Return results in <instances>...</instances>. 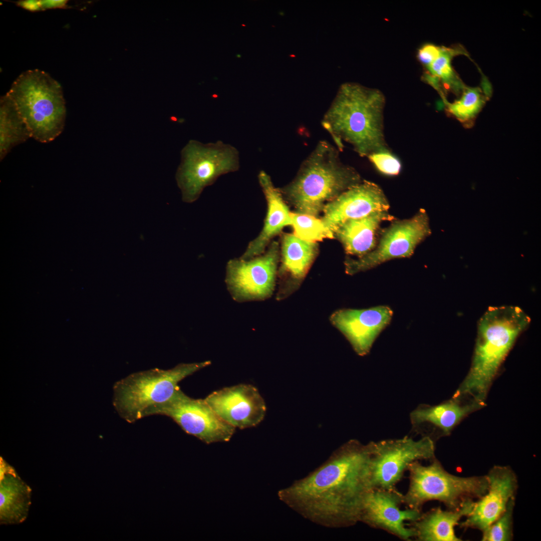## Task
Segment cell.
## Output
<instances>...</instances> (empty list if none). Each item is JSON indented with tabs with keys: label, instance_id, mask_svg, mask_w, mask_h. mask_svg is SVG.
Returning <instances> with one entry per match:
<instances>
[{
	"label": "cell",
	"instance_id": "6da1fadb",
	"mask_svg": "<svg viewBox=\"0 0 541 541\" xmlns=\"http://www.w3.org/2000/svg\"><path fill=\"white\" fill-rule=\"evenodd\" d=\"M371 445L351 440L321 466L278 492L279 499L304 518L327 527L359 521L363 499L372 488Z\"/></svg>",
	"mask_w": 541,
	"mask_h": 541
},
{
	"label": "cell",
	"instance_id": "7a4b0ae2",
	"mask_svg": "<svg viewBox=\"0 0 541 541\" xmlns=\"http://www.w3.org/2000/svg\"><path fill=\"white\" fill-rule=\"evenodd\" d=\"M385 98L377 89L347 82L339 88L322 121L338 148L351 144L361 156L389 151L383 133Z\"/></svg>",
	"mask_w": 541,
	"mask_h": 541
},
{
	"label": "cell",
	"instance_id": "3957f363",
	"mask_svg": "<svg viewBox=\"0 0 541 541\" xmlns=\"http://www.w3.org/2000/svg\"><path fill=\"white\" fill-rule=\"evenodd\" d=\"M530 323V317L517 306L487 309L478 322L471 368L458 391L460 394L472 395L481 405L501 364Z\"/></svg>",
	"mask_w": 541,
	"mask_h": 541
},
{
	"label": "cell",
	"instance_id": "277c9868",
	"mask_svg": "<svg viewBox=\"0 0 541 541\" xmlns=\"http://www.w3.org/2000/svg\"><path fill=\"white\" fill-rule=\"evenodd\" d=\"M361 182L358 172L341 161L338 150L321 141L295 179L280 190L297 212L316 216L326 204Z\"/></svg>",
	"mask_w": 541,
	"mask_h": 541
},
{
	"label": "cell",
	"instance_id": "5b68a950",
	"mask_svg": "<svg viewBox=\"0 0 541 541\" xmlns=\"http://www.w3.org/2000/svg\"><path fill=\"white\" fill-rule=\"evenodd\" d=\"M7 94L27 125L31 138L49 143L63 132L66 108L62 88L47 73L39 69L23 72Z\"/></svg>",
	"mask_w": 541,
	"mask_h": 541
},
{
	"label": "cell",
	"instance_id": "8992f818",
	"mask_svg": "<svg viewBox=\"0 0 541 541\" xmlns=\"http://www.w3.org/2000/svg\"><path fill=\"white\" fill-rule=\"evenodd\" d=\"M210 363L181 364L169 370L154 369L131 374L114 385V405L123 419L134 422L170 399L180 388V381Z\"/></svg>",
	"mask_w": 541,
	"mask_h": 541
},
{
	"label": "cell",
	"instance_id": "52a82bcc",
	"mask_svg": "<svg viewBox=\"0 0 541 541\" xmlns=\"http://www.w3.org/2000/svg\"><path fill=\"white\" fill-rule=\"evenodd\" d=\"M239 164V152L229 144L220 140L208 143L190 140L181 151L176 173L183 200L194 202L219 176L238 170Z\"/></svg>",
	"mask_w": 541,
	"mask_h": 541
},
{
	"label": "cell",
	"instance_id": "ba28073f",
	"mask_svg": "<svg viewBox=\"0 0 541 541\" xmlns=\"http://www.w3.org/2000/svg\"><path fill=\"white\" fill-rule=\"evenodd\" d=\"M407 469L410 483L402 501L410 508L420 509L425 501L437 500L456 508L462 499L472 496L481 497L488 487L486 476H455L446 471L437 461L427 466L415 461Z\"/></svg>",
	"mask_w": 541,
	"mask_h": 541
},
{
	"label": "cell",
	"instance_id": "9c48e42d",
	"mask_svg": "<svg viewBox=\"0 0 541 541\" xmlns=\"http://www.w3.org/2000/svg\"><path fill=\"white\" fill-rule=\"evenodd\" d=\"M371 444L372 488L393 489L411 463L434 456V443L428 436L418 440L405 437Z\"/></svg>",
	"mask_w": 541,
	"mask_h": 541
},
{
	"label": "cell",
	"instance_id": "30bf717a",
	"mask_svg": "<svg viewBox=\"0 0 541 541\" xmlns=\"http://www.w3.org/2000/svg\"><path fill=\"white\" fill-rule=\"evenodd\" d=\"M162 415L174 421L186 433L206 444L227 442L235 428L222 420L204 399H195L178 389L172 398L148 413Z\"/></svg>",
	"mask_w": 541,
	"mask_h": 541
},
{
	"label": "cell",
	"instance_id": "8fae6325",
	"mask_svg": "<svg viewBox=\"0 0 541 541\" xmlns=\"http://www.w3.org/2000/svg\"><path fill=\"white\" fill-rule=\"evenodd\" d=\"M430 233L428 218L423 209L410 219L395 220L382 231L373 250L357 259L346 260V272L354 275L393 258L410 257L416 246Z\"/></svg>",
	"mask_w": 541,
	"mask_h": 541
},
{
	"label": "cell",
	"instance_id": "7c38bea8",
	"mask_svg": "<svg viewBox=\"0 0 541 541\" xmlns=\"http://www.w3.org/2000/svg\"><path fill=\"white\" fill-rule=\"evenodd\" d=\"M279 258V245L272 243L262 255L229 260L226 283L233 298L239 302L262 300L274 290Z\"/></svg>",
	"mask_w": 541,
	"mask_h": 541
},
{
	"label": "cell",
	"instance_id": "4fadbf2b",
	"mask_svg": "<svg viewBox=\"0 0 541 541\" xmlns=\"http://www.w3.org/2000/svg\"><path fill=\"white\" fill-rule=\"evenodd\" d=\"M403 495L394 489L373 488L366 494L361 506L359 521L384 529L405 540L414 536L412 528L405 521H415L422 515L420 509H400Z\"/></svg>",
	"mask_w": 541,
	"mask_h": 541
},
{
	"label": "cell",
	"instance_id": "5bb4252c",
	"mask_svg": "<svg viewBox=\"0 0 541 541\" xmlns=\"http://www.w3.org/2000/svg\"><path fill=\"white\" fill-rule=\"evenodd\" d=\"M204 400L222 420L241 429L256 426L265 414L264 401L251 385L226 387L213 392Z\"/></svg>",
	"mask_w": 541,
	"mask_h": 541
},
{
	"label": "cell",
	"instance_id": "9a60e30c",
	"mask_svg": "<svg viewBox=\"0 0 541 541\" xmlns=\"http://www.w3.org/2000/svg\"><path fill=\"white\" fill-rule=\"evenodd\" d=\"M393 311L386 306L367 309H341L330 317L339 330L360 356L367 354L379 334L389 324Z\"/></svg>",
	"mask_w": 541,
	"mask_h": 541
},
{
	"label": "cell",
	"instance_id": "2e32d148",
	"mask_svg": "<svg viewBox=\"0 0 541 541\" xmlns=\"http://www.w3.org/2000/svg\"><path fill=\"white\" fill-rule=\"evenodd\" d=\"M389 202L376 184L363 181L326 204L322 220L333 233L345 221L377 211L388 210Z\"/></svg>",
	"mask_w": 541,
	"mask_h": 541
},
{
	"label": "cell",
	"instance_id": "e0dca14e",
	"mask_svg": "<svg viewBox=\"0 0 541 541\" xmlns=\"http://www.w3.org/2000/svg\"><path fill=\"white\" fill-rule=\"evenodd\" d=\"M486 476L488 482L487 492L480 500L474 502L471 512L461 523L462 526L483 531L504 512L509 501L513 498L516 482L510 469L496 466Z\"/></svg>",
	"mask_w": 541,
	"mask_h": 541
},
{
	"label": "cell",
	"instance_id": "ac0fdd59",
	"mask_svg": "<svg viewBox=\"0 0 541 541\" xmlns=\"http://www.w3.org/2000/svg\"><path fill=\"white\" fill-rule=\"evenodd\" d=\"M258 178L266 200L267 210L261 231L249 243L240 257L245 260L261 254L275 236L284 227L292 225L291 212L280 189L274 186L270 176L264 171H260Z\"/></svg>",
	"mask_w": 541,
	"mask_h": 541
},
{
	"label": "cell",
	"instance_id": "d6986e66",
	"mask_svg": "<svg viewBox=\"0 0 541 541\" xmlns=\"http://www.w3.org/2000/svg\"><path fill=\"white\" fill-rule=\"evenodd\" d=\"M31 487L15 469L1 457V524H19L27 519L31 504Z\"/></svg>",
	"mask_w": 541,
	"mask_h": 541
},
{
	"label": "cell",
	"instance_id": "ffe728a7",
	"mask_svg": "<svg viewBox=\"0 0 541 541\" xmlns=\"http://www.w3.org/2000/svg\"><path fill=\"white\" fill-rule=\"evenodd\" d=\"M393 219L388 210L374 211L345 221L334 230V234L340 240L348 254L360 257L376 247L380 224Z\"/></svg>",
	"mask_w": 541,
	"mask_h": 541
},
{
	"label": "cell",
	"instance_id": "44dd1931",
	"mask_svg": "<svg viewBox=\"0 0 541 541\" xmlns=\"http://www.w3.org/2000/svg\"><path fill=\"white\" fill-rule=\"evenodd\" d=\"M474 502L470 500L461 502L454 510L445 511L440 508L434 509L413 521L412 527L414 536L422 541H458L454 527L463 517L471 511Z\"/></svg>",
	"mask_w": 541,
	"mask_h": 541
},
{
	"label": "cell",
	"instance_id": "7402d4cb",
	"mask_svg": "<svg viewBox=\"0 0 541 541\" xmlns=\"http://www.w3.org/2000/svg\"><path fill=\"white\" fill-rule=\"evenodd\" d=\"M315 242L302 239L294 234H284L282 240L281 273L300 281L305 276L317 253Z\"/></svg>",
	"mask_w": 541,
	"mask_h": 541
},
{
	"label": "cell",
	"instance_id": "603a6c76",
	"mask_svg": "<svg viewBox=\"0 0 541 541\" xmlns=\"http://www.w3.org/2000/svg\"><path fill=\"white\" fill-rule=\"evenodd\" d=\"M478 406L480 405L474 404L463 406L455 400L433 406H419L411 412L410 419L415 428L430 424L447 434L463 417Z\"/></svg>",
	"mask_w": 541,
	"mask_h": 541
},
{
	"label": "cell",
	"instance_id": "cb8c5ba5",
	"mask_svg": "<svg viewBox=\"0 0 541 541\" xmlns=\"http://www.w3.org/2000/svg\"><path fill=\"white\" fill-rule=\"evenodd\" d=\"M31 138L25 121L7 93L0 99V160L16 146Z\"/></svg>",
	"mask_w": 541,
	"mask_h": 541
},
{
	"label": "cell",
	"instance_id": "d4e9b609",
	"mask_svg": "<svg viewBox=\"0 0 541 541\" xmlns=\"http://www.w3.org/2000/svg\"><path fill=\"white\" fill-rule=\"evenodd\" d=\"M291 217L294 234L302 239L316 242L334 236V233L326 226L322 219L316 216L291 212Z\"/></svg>",
	"mask_w": 541,
	"mask_h": 541
},
{
	"label": "cell",
	"instance_id": "484cf974",
	"mask_svg": "<svg viewBox=\"0 0 541 541\" xmlns=\"http://www.w3.org/2000/svg\"><path fill=\"white\" fill-rule=\"evenodd\" d=\"M455 54L454 50L441 47L439 55L426 67L427 72L425 79L435 88L439 89L438 82L440 80L448 86L453 83L455 76L451 61Z\"/></svg>",
	"mask_w": 541,
	"mask_h": 541
},
{
	"label": "cell",
	"instance_id": "4316f807",
	"mask_svg": "<svg viewBox=\"0 0 541 541\" xmlns=\"http://www.w3.org/2000/svg\"><path fill=\"white\" fill-rule=\"evenodd\" d=\"M483 102V96L478 89L467 88L459 100L447 104V109L458 119L465 121L478 113Z\"/></svg>",
	"mask_w": 541,
	"mask_h": 541
},
{
	"label": "cell",
	"instance_id": "83f0119b",
	"mask_svg": "<svg viewBox=\"0 0 541 541\" xmlns=\"http://www.w3.org/2000/svg\"><path fill=\"white\" fill-rule=\"evenodd\" d=\"M514 498L509 501L504 512L483 531V541L509 540L511 535V520Z\"/></svg>",
	"mask_w": 541,
	"mask_h": 541
},
{
	"label": "cell",
	"instance_id": "f1b7e54d",
	"mask_svg": "<svg viewBox=\"0 0 541 541\" xmlns=\"http://www.w3.org/2000/svg\"><path fill=\"white\" fill-rule=\"evenodd\" d=\"M376 168L383 174L397 175L401 168L399 160L390 151L375 152L368 156Z\"/></svg>",
	"mask_w": 541,
	"mask_h": 541
},
{
	"label": "cell",
	"instance_id": "f546056e",
	"mask_svg": "<svg viewBox=\"0 0 541 541\" xmlns=\"http://www.w3.org/2000/svg\"><path fill=\"white\" fill-rule=\"evenodd\" d=\"M441 50V47L432 44H425L418 50V60L426 67L439 55Z\"/></svg>",
	"mask_w": 541,
	"mask_h": 541
},
{
	"label": "cell",
	"instance_id": "4dcf8cb0",
	"mask_svg": "<svg viewBox=\"0 0 541 541\" xmlns=\"http://www.w3.org/2000/svg\"><path fill=\"white\" fill-rule=\"evenodd\" d=\"M242 26H244V27L245 26V25H242Z\"/></svg>",
	"mask_w": 541,
	"mask_h": 541
}]
</instances>
